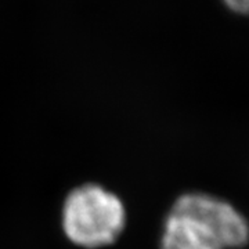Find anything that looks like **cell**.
Wrapping results in <instances>:
<instances>
[{
  "instance_id": "7a4b0ae2",
  "label": "cell",
  "mask_w": 249,
  "mask_h": 249,
  "mask_svg": "<svg viewBox=\"0 0 249 249\" xmlns=\"http://www.w3.org/2000/svg\"><path fill=\"white\" fill-rule=\"evenodd\" d=\"M126 212L122 201L97 184H85L70 193L62 208L67 237L83 248H100L124 231Z\"/></svg>"
},
{
  "instance_id": "6da1fadb",
  "label": "cell",
  "mask_w": 249,
  "mask_h": 249,
  "mask_svg": "<svg viewBox=\"0 0 249 249\" xmlns=\"http://www.w3.org/2000/svg\"><path fill=\"white\" fill-rule=\"evenodd\" d=\"M248 241V222L231 204L209 194L190 193L172 206L160 249H230Z\"/></svg>"
},
{
  "instance_id": "3957f363",
  "label": "cell",
  "mask_w": 249,
  "mask_h": 249,
  "mask_svg": "<svg viewBox=\"0 0 249 249\" xmlns=\"http://www.w3.org/2000/svg\"><path fill=\"white\" fill-rule=\"evenodd\" d=\"M229 7L240 14H249V0H223Z\"/></svg>"
}]
</instances>
